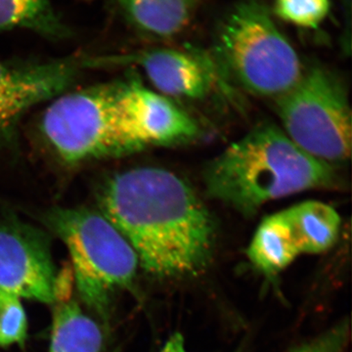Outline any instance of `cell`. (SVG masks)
<instances>
[{"instance_id": "obj_1", "label": "cell", "mask_w": 352, "mask_h": 352, "mask_svg": "<svg viewBox=\"0 0 352 352\" xmlns=\"http://www.w3.org/2000/svg\"><path fill=\"white\" fill-rule=\"evenodd\" d=\"M97 203L150 274L188 277L210 264L214 219L188 183L171 171L145 166L116 173L102 183Z\"/></svg>"}, {"instance_id": "obj_2", "label": "cell", "mask_w": 352, "mask_h": 352, "mask_svg": "<svg viewBox=\"0 0 352 352\" xmlns=\"http://www.w3.org/2000/svg\"><path fill=\"white\" fill-rule=\"evenodd\" d=\"M335 173L332 164L303 151L283 129L263 124L214 157L204 183L210 198L252 215L271 201L330 187Z\"/></svg>"}, {"instance_id": "obj_3", "label": "cell", "mask_w": 352, "mask_h": 352, "mask_svg": "<svg viewBox=\"0 0 352 352\" xmlns=\"http://www.w3.org/2000/svg\"><path fill=\"white\" fill-rule=\"evenodd\" d=\"M214 56L219 69L259 96L277 99L303 73L298 53L256 0L239 2L222 18Z\"/></svg>"}, {"instance_id": "obj_4", "label": "cell", "mask_w": 352, "mask_h": 352, "mask_svg": "<svg viewBox=\"0 0 352 352\" xmlns=\"http://www.w3.org/2000/svg\"><path fill=\"white\" fill-rule=\"evenodd\" d=\"M44 226L68 249L82 302L101 316L116 289L131 288L139 261L126 238L99 210L53 207L41 215Z\"/></svg>"}, {"instance_id": "obj_5", "label": "cell", "mask_w": 352, "mask_h": 352, "mask_svg": "<svg viewBox=\"0 0 352 352\" xmlns=\"http://www.w3.org/2000/svg\"><path fill=\"white\" fill-rule=\"evenodd\" d=\"M122 78L53 99L41 132L61 163L80 166L95 160L131 155L120 106Z\"/></svg>"}, {"instance_id": "obj_6", "label": "cell", "mask_w": 352, "mask_h": 352, "mask_svg": "<svg viewBox=\"0 0 352 352\" xmlns=\"http://www.w3.org/2000/svg\"><path fill=\"white\" fill-rule=\"evenodd\" d=\"M277 112L289 138L310 156L325 163L351 157V110L337 76L321 67L303 72L277 98Z\"/></svg>"}, {"instance_id": "obj_7", "label": "cell", "mask_w": 352, "mask_h": 352, "mask_svg": "<svg viewBox=\"0 0 352 352\" xmlns=\"http://www.w3.org/2000/svg\"><path fill=\"white\" fill-rule=\"evenodd\" d=\"M342 219L336 208L320 201H305L268 215L247 250L252 266L276 276L302 254L328 251L339 237Z\"/></svg>"}, {"instance_id": "obj_8", "label": "cell", "mask_w": 352, "mask_h": 352, "mask_svg": "<svg viewBox=\"0 0 352 352\" xmlns=\"http://www.w3.org/2000/svg\"><path fill=\"white\" fill-rule=\"evenodd\" d=\"M83 57L46 61L0 60V149H15L25 113L68 91L85 69Z\"/></svg>"}, {"instance_id": "obj_9", "label": "cell", "mask_w": 352, "mask_h": 352, "mask_svg": "<svg viewBox=\"0 0 352 352\" xmlns=\"http://www.w3.org/2000/svg\"><path fill=\"white\" fill-rule=\"evenodd\" d=\"M57 280L46 234L0 212V289L20 298L53 303Z\"/></svg>"}, {"instance_id": "obj_10", "label": "cell", "mask_w": 352, "mask_h": 352, "mask_svg": "<svg viewBox=\"0 0 352 352\" xmlns=\"http://www.w3.org/2000/svg\"><path fill=\"white\" fill-rule=\"evenodd\" d=\"M85 69L140 67L159 94L168 98L201 99L217 78L214 56L196 50L154 48L122 55L85 56Z\"/></svg>"}, {"instance_id": "obj_11", "label": "cell", "mask_w": 352, "mask_h": 352, "mask_svg": "<svg viewBox=\"0 0 352 352\" xmlns=\"http://www.w3.org/2000/svg\"><path fill=\"white\" fill-rule=\"evenodd\" d=\"M132 31L145 38L170 39L195 19L204 0H107Z\"/></svg>"}, {"instance_id": "obj_12", "label": "cell", "mask_w": 352, "mask_h": 352, "mask_svg": "<svg viewBox=\"0 0 352 352\" xmlns=\"http://www.w3.org/2000/svg\"><path fill=\"white\" fill-rule=\"evenodd\" d=\"M24 30L52 41L72 38L74 32L52 0H0V32Z\"/></svg>"}, {"instance_id": "obj_13", "label": "cell", "mask_w": 352, "mask_h": 352, "mask_svg": "<svg viewBox=\"0 0 352 352\" xmlns=\"http://www.w3.org/2000/svg\"><path fill=\"white\" fill-rule=\"evenodd\" d=\"M98 324L75 302H61L53 319L50 352H103Z\"/></svg>"}, {"instance_id": "obj_14", "label": "cell", "mask_w": 352, "mask_h": 352, "mask_svg": "<svg viewBox=\"0 0 352 352\" xmlns=\"http://www.w3.org/2000/svg\"><path fill=\"white\" fill-rule=\"evenodd\" d=\"M28 320L21 298L0 289V346L23 344Z\"/></svg>"}, {"instance_id": "obj_15", "label": "cell", "mask_w": 352, "mask_h": 352, "mask_svg": "<svg viewBox=\"0 0 352 352\" xmlns=\"http://www.w3.org/2000/svg\"><path fill=\"white\" fill-rule=\"evenodd\" d=\"M330 0H275L274 13L298 27L315 29L327 17Z\"/></svg>"}, {"instance_id": "obj_16", "label": "cell", "mask_w": 352, "mask_h": 352, "mask_svg": "<svg viewBox=\"0 0 352 352\" xmlns=\"http://www.w3.org/2000/svg\"><path fill=\"white\" fill-rule=\"evenodd\" d=\"M349 328L347 322L326 331L289 352H342L349 340Z\"/></svg>"}, {"instance_id": "obj_17", "label": "cell", "mask_w": 352, "mask_h": 352, "mask_svg": "<svg viewBox=\"0 0 352 352\" xmlns=\"http://www.w3.org/2000/svg\"><path fill=\"white\" fill-rule=\"evenodd\" d=\"M160 352H189L185 346L184 339L180 333H175L164 344Z\"/></svg>"}]
</instances>
